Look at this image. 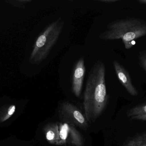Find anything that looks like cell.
I'll return each mask as SVG.
<instances>
[{"label": "cell", "mask_w": 146, "mask_h": 146, "mask_svg": "<svg viewBox=\"0 0 146 146\" xmlns=\"http://www.w3.org/2000/svg\"><path fill=\"white\" fill-rule=\"evenodd\" d=\"M40 145L37 141H32L26 143L25 146H40Z\"/></svg>", "instance_id": "4fadbf2b"}, {"label": "cell", "mask_w": 146, "mask_h": 146, "mask_svg": "<svg viewBox=\"0 0 146 146\" xmlns=\"http://www.w3.org/2000/svg\"><path fill=\"white\" fill-rule=\"evenodd\" d=\"M84 63V57H81L77 61L74 67L71 89L72 95L69 100L78 104L81 108L82 99V91L86 71Z\"/></svg>", "instance_id": "8992f818"}, {"label": "cell", "mask_w": 146, "mask_h": 146, "mask_svg": "<svg viewBox=\"0 0 146 146\" xmlns=\"http://www.w3.org/2000/svg\"><path fill=\"white\" fill-rule=\"evenodd\" d=\"M139 64L146 72V50L140 52L139 55Z\"/></svg>", "instance_id": "8fae6325"}, {"label": "cell", "mask_w": 146, "mask_h": 146, "mask_svg": "<svg viewBox=\"0 0 146 146\" xmlns=\"http://www.w3.org/2000/svg\"><path fill=\"white\" fill-rule=\"evenodd\" d=\"M100 38L105 40L121 39L125 49H131L136 39L146 35V22L140 19L128 18L117 20L107 25Z\"/></svg>", "instance_id": "3957f363"}, {"label": "cell", "mask_w": 146, "mask_h": 146, "mask_svg": "<svg viewBox=\"0 0 146 146\" xmlns=\"http://www.w3.org/2000/svg\"><path fill=\"white\" fill-rule=\"evenodd\" d=\"M122 146H146V131L127 140Z\"/></svg>", "instance_id": "ba28073f"}, {"label": "cell", "mask_w": 146, "mask_h": 146, "mask_svg": "<svg viewBox=\"0 0 146 146\" xmlns=\"http://www.w3.org/2000/svg\"><path fill=\"white\" fill-rule=\"evenodd\" d=\"M54 114L90 133L89 125L85 113L78 104L67 99L61 100L58 102Z\"/></svg>", "instance_id": "5b68a950"}, {"label": "cell", "mask_w": 146, "mask_h": 146, "mask_svg": "<svg viewBox=\"0 0 146 146\" xmlns=\"http://www.w3.org/2000/svg\"><path fill=\"white\" fill-rule=\"evenodd\" d=\"M105 72L104 63L96 62L88 74L82 95V108L91 134L102 132L110 124L112 106L111 96L106 84Z\"/></svg>", "instance_id": "6da1fadb"}, {"label": "cell", "mask_w": 146, "mask_h": 146, "mask_svg": "<svg viewBox=\"0 0 146 146\" xmlns=\"http://www.w3.org/2000/svg\"><path fill=\"white\" fill-rule=\"evenodd\" d=\"M64 23L60 19L49 25L38 37L30 56V61L38 64L48 56L61 33Z\"/></svg>", "instance_id": "277c9868"}, {"label": "cell", "mask_w": 146, "mask_h": 146, "mask_svg": "<svg viewBox=\"0 0 146 146\" xmlns=\"http://www.w3.org/2000/svg\"><path fill=\"white\" fill-rule=\"evenodd\" d=\"M113 66L118 80L129 93L133 96H137L138 91L133 85L130 75L127 69L116 61H113Z\"/></svg>", "instance_id": "52a82bcc"}, {"label": "cell", "mask_w": 146, "mask_h": 146, "mask_svg": "<svg viewBox=\"0 0 146 146\" xmlns=\"http://www.w3.org/2000/svg\"><path fill=\"white\" fill-rule=\"evenodd\" d=\"M98 1L105 3H113L118 1V0H98Z\"/></svg>", "instance_id": "5bb4252c"}, {"label": "cell", "mask_w": 146, "mask_h": 146, "mask_svg": "<svg viewBox=\"0 0 146 146\" xmlns=\"http://www.w3.org/2000/svg\"><path fill=\"white\" fill-rule=\"evenodd\" d=\"M130 118H131L130 119H132V120H138V121H146V114L134 116Z\"/></svg>", "instance_id": "7c38bea8"}, {"label": "cell", "mask_w": 146, "mask_h": 146, "mask_svg": "<svg viewBox=\"0 0 146 146\" xmlns=\"http://www.w3.org/2000/svg\"><path fill=\"white\" fill-rule=\"evenodd\" d=\"M36 137L43 146H92L91 134L55 114L39 124Z\"/></svg>", "instance_id": "7a4b0ae2"}, {"label": "cell", "mask_w": 146, "mask_h": 146, "mask_svg": "<svg viewBox=\"0 0 146 146\" xmlns=\"http://www.w3.org/2000/svg\"><path fill=\"white\" fill-rule=\"evenodd\" d=\"M15 105H13L3 109L0 114V122L5 121L11 117L15 112Z\"/></svg>", "instance_id": "30bf717a"}, {"label": "cell", "mask_w": 146, "mask_h": 146, "mask_svg": "<svg viewBox=\"0 0 146 146\" xmlns=\"http://www.w3.org/2000/svg\"><path fill=\"white\" fill-rule=\"evenodd\" d=\"M143 114H146V102L131 108L126 113L127 116L130 117Z\"/></svg>", "instance_id": "9c48e42d"}, {"label": "cell", "mask_w": 146, "mask_h": 146, "mask_svg": "<svg viewBox=\"0 0 146 146\" xmlns=\"http://www.w3.org/2000/svg\"><path fill=\"white\" fill-rule=\"evenodd\" d=\"M137 1L141 4H146V0H138Z\"/></svg>", "instance_id": "9a60e30c"}]
</instances>
